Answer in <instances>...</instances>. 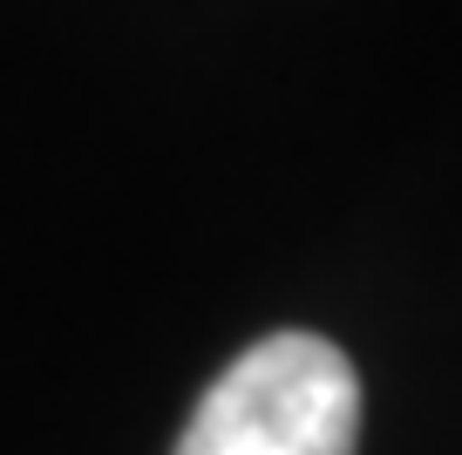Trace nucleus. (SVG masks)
<instances>
[{
    "mask_svg": "<svg viewBox=\"0 0 462 455\" xmlns=\"http://www.w3.org/2000/svg\"><path fill=\"white\" fill-rule=\"evenodd\" d=\"M354 360L319 333H273L204 387L177 455H354Z\"/></svg>",
    "mask_w": 462,
    "mask_h": 455,
    "instance_id": "obj_1",
    "label": "nucleus"
}]
</instances>
